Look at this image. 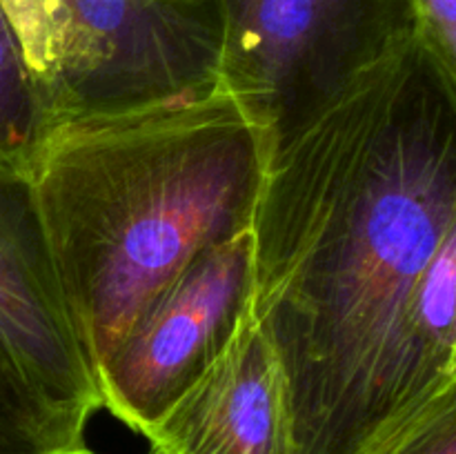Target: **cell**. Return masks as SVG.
<instances>
[{"label":"cell","mask_w":456,"mask_h":454,"mask_svg":"<svg viewBox=\"0 0 456 454\" xmlns=\"http://www.w3.org/2000/svg\"><path fill=\"white\" fill-rule=\"evenodd\" d=\"M218 85L272 138L419 34L414 0H218Z\"/></svg>","instance_id":"277c9868"},{"label":"cell","mask_w":456,"mask_h":454,"mask_svg":"<svg viewBox=\"0 0 456 454\" xmlns=\"http://www.w3.org/2000/svg\"><path fill=\"white\" fill-rule=\"evenodd\" d=\"M145 454H160V452H159V450H154V448H151V445H150V450H147Z\"/></svg>","instance_id":"4fadbf2b"},{"label":"cell","mask_w":456,"mask_h":454,"mask_svg":"<svg viewBox=\"0 0 456 454\" xmlns=\"http://www.w3.org/2000/svg\"><path fill=\"white\" fill-rule=\"evenodd\" d=\"M47 129L218 87V0H0Z\"/></svg>","instance_id":"3957f363"},{"label":"cell","mask_w":456,"mask_h":454,"mask_svg":"<svg viewBox=\"0 0 456 454\" xmlns=\"http://www.w3.org/2000/svg\"><path fill=\"white\" fill-rule=\"evenodd\" d=\"M145 439L160 454H297L283 363L252 305Z\"/></svg>","instance_id":"52a82bcc"},{"label":"cell","mask_w":456,"mask_h":454,"mask_svg":"<svg viewBox=\"0 0 456 454\" xmlns=\"http://www.w3.org/2000/svg\"><path fill=\"white\" fill-rule=\"evenodd\" d=\"M419 36L456 89V0H414Z\"/></svg>","instance_id":"7c38bea8"},{"label":"cell","mask_w":456,"mask_h":454,"mask_svg":"<svg viewBox=\"0 0 456 454\" xmlns=\"http://www.w3.org/2000/svg\"><path fill=\"white\" fill-rule=\"evenodd\" d=\"M47 123L20 45L0 4V167L29 178Z\"/></svg>","instance_id":"30bf717a"},{"label":"cell","mask_w":456,"mask_h":454,"mask_svg":"<svg viewBox=\"0 0 456 454\" xmlns=\"http://www.w3.org/2000/svg\"><path fill=\"white\" fill-rule=\"evenodd\" d=\"M0 454H94L87 426L58 412L0 345Z\"/></svg>","instance_id":"9c48e42d"},{"label":"cell","mask_w":456,"mask_h":454,"mask_svg":"<svg viewBox=\"0 0 456 454\" xmlns=\"http://www.w3.org/2000/svg\"><path fill=\"white\" fill-rule=\"evenodd\" d=\"M412 334L421 383L435 396L456 378V207L419 288Z\"/></svg>","instance_id":"ba28073f"},{"label":"cell","mask_w":456,"mask_h":454,"mask_svg":"<svg viewBox=\"0 0 456 454\" xmlns=\"http://www.w3.org/2000/svg\"><path fill=\"white\" fill-rule=\"evenodd\" d=\"M454 207L456 89L419 34L274 138L252 312L297 454H377L432 399L412 316Z\"/></svg>","instance_id":"6da1fadb"},{"label":"cell","mask_w":456,"mask_h":454,"mask_svg":"<svg viewBox=\"0 0 456 454\" xmlns=\"http://www.w3.org/2000/svg\"><path fill=\"white\" fill-rule=\"evenodd\" d=\"M252 294V230L200 252L138 312L98 365L102 409L145 436L221 356Z\"/></svg>","instance_id":"5b68a950"},{"label":"cell","mask_w":456,"mask_h":454,"mask_svg":"<svg viewBox=\"0 0 456 454\" xmlns=\"http://www.w3.org/2000/svg\"><path fill=\"white\" fill-rule=\"evenodd\" d=\"M272 147L221 85L45 132L31 194L94 369L178 272L252 230Z\"/></svg>","instance_id":"7a4b0ae2"},{"label":"cell","mask_w":456,"mask_h":454,"mask_svg":"<svg viewBox=\"0 0 456 454\" xmlns=\"http://www.w3.org/2000/svg\"><path fill=\"white\" fill-rule=\"evenodd\" d=\"M0 345L52 408L89 426L102 409L29 178L0 167Z\"/></svg>","instance_id":"8992f818"},{"label":"cell","mask_w":456,"mask_h":454,"mask_svg":"<svg viewBox=\"0 0 456 454\" xmlns=\"http://www.w3.org/2000/svg\"><path fill=\"white\" fill-rule=\"evenodd\" d=\"M377 454H456V378L441 387Z\"/></svg>","instance_id":"8fae6325"}]
</instances>
